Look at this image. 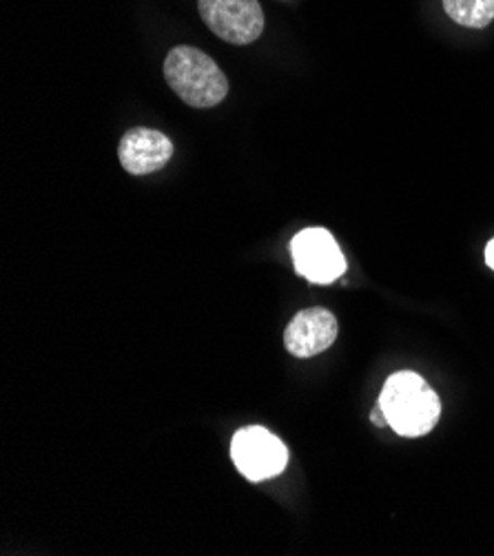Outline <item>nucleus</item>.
<instances>
[{"instance_id": "8", "label": "nucleus", "mask_w": 494, "mask_h": 556, "mask_svg": "<svg viewBox=\"0 0 494 556\" xmlns=\"http://www.w3.org/2000/svg\"><path fill=\"white\" fill-rule=\"evenodd\" d=\"M446 14L464 27L481 29L494 21V0H444Z\"/></svg>"}, {"instance_id": "1", "label": "nucleus", "mask_w": 494, "mask_h": 556, "mask_svg": "<svg viewBox=\"0 0 494 556\" xmlns=\"http://www.w3.org/2000/svg\"><path fill=\"white\" fill-rule=\"evenodd\" d=\"M379 408L387 424L402 437H423L442 417V402L436 393L421 375L408 370L387 379L379 395Z\"/></svg>"}, {"instance_id": "6", "label": "nucleus", "mask_w": 494, "mask_h": 556, "mask_svg": "<svg viewBox=\"0 0 494 556\" xmlns=\"http://www.w3.org/2000/svg\"><path fill=\"white\" fill-rule=\"evenodd\" d=\"M338 340V319L326 308H306L297 313L284 330V344L293 357L308 359Z\"/></svg>"}, {"instance_id": "7", "label": "nucleus", "mask_w": 494, "mask_h": 556, "mask_svg": "<svg viewBox=\"0 0 494 556\" xmlns=\"http://www.w3.org/2000/svg\"><path fill=\"white\" fill-rule=\"evenodd\" d=\"M174 155V142L155 129H134L125 134L118 147L123 169L134 176L160 172Z\"/></svg>"}, {"instance_id": "2", "label": "nucleus", "mask_w": 494, "mask_h": 556, "mask_svg": "<svg viewBox=\"0 0 494 556\" xmlns=\"http://www.w3.org/2000/svg\"><path fill=\"white\" fill-rule=\"evenodd\" d=\"M164 78L169 87L191 106L208 109L229 93V80L204 51L182 45L169 51L164 61Z\"/></svg>"}, {"instance_id": "5", "label": "nucleus", "mask_w": 494, "mask_h": 556, "mask_svg": "<svg viewBox=\"0 0 494 556\" xmlns=\"http://www.w3.org/2000/svg\"><path fill=\"white\" fill-rule=\"evenodd\" d=\"M206 27L227 42L249 45L262 36L264 14L257 0H198Z\"/></svg>"}, {"instance_id": "9", "label": "nucleus", "mask_w": 494, "mask_h": 556, "mask_svg": "<svg viewBox=\"0 0 494 556\" xmlns=\"http://www.w3.org/2000/svg\"><path fill=\"white\" fill-rule=\"evenodd\" d=\"M485 262H487V266L494 270V240L487 244V249H485Z\"/></svg>"}, {"instance_id": "3", "label": "nucleus", "mask_w": 494, "mask_h": 556, "mask_svg": "<svg viewBox=\"0 0 494 556\" xmlns=\"http://www.w3.org/2000/svg\"><path fill=\"white\" fill-rule=\"evenodd\" d=\"M231 457L236 468L253 483L266 481L284 472L289 451L284 443L262 426L242 428L231 441Z\"/></svg>"}, {"instance_id": "4", "label": "nucleus", "mask_w": 494, "mask_h": 556, "mask_svg": "<svg viewBox=\"0 0 494 556\" xmlns=\"http://www.w3.org/2000/svg\"><path fill=\"white\" fill-rule=\"evenodd\" d=\"M293 262L300 275L313 285H331L344 275L346 260L333 233L326 229H304L291 242Z\"/></svg>"}]
</instances>
